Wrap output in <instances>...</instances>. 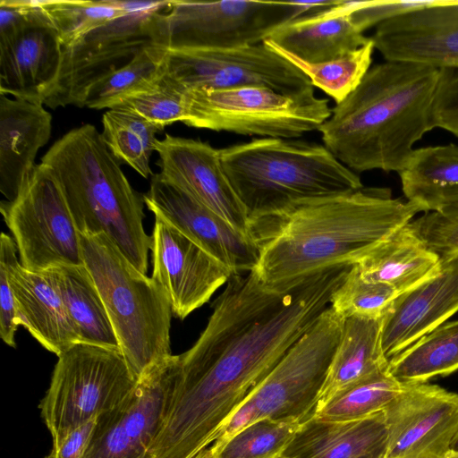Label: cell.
Wrapping results in <instances>:
<instances>
[{
    "label": "cell",
    "mask_w": 458,
    "mask_h": 458,
    "mask_svg": "<svg viewBox=\"0 0 458 458\" xmlns=\"http://www.w3.org/2000/svg\"><path fill=\"white\" fill-rule=\"evenodd\" d=\"M350 267L315 275L287 291L251 271L232 275L205 329L179 355L174 388L148 458H194L330 305Z\"/></svg>",
    "instance_id": "obj_1"
},
{
    "label": "cell",
    "mask_w": 458,
    "mask_h": 458,
    "mask_svg": "<svg viewBox=\"0 0 458 458\" xmlns=\"http://www.w3.org/2000/svg\"><path fill=\"white\" fill-rule=\"evenodd\" d=\"M422 211L380 187L295 203L250 220L259 256L252 272L264 286L287 291L315 275L355 265Z\"/></svg>",
    "instance_id": "obj_2"
},
{
    "label": "cell",
    "mask_w": 458,
    "mask_h": 458,
    "mask_svg": "<svg viewBox=\"0 0 458 458\" xmlns=\"http://www.w3.org/2000/svg\"><path fill=\"white\" fill-rule=\"evenodd\" d=\"M438 78L439 69L425 64H375L319 127L324 146L355 173H399L415 143L434 129Z\"/></svg>",
    "instance_id": "obj_3"
},
{
    "label": "cell",
    "mask_w": 458,
    "mask_h": 458,
    "mask_svg": "<svg viewBox=\"0 0 458 458\" xmlns=\"http://www.w3.org/2000/svg\"><path fill=\"white\" fill-rule=\"evenodd\" d=\"M40 163L57 180L80 234H106L146 274L152 237L143 225V196L131 187L97 128L88 123L69 131Z\"/></svg>",
    "instance_id": "obj_4"
},
{
    "label": "cell",
    "mask_w": 458,
    "mask_h": 458,
    "mask_svg": "<svg viewBox=\"0 0 458 458\" xmlns=\"http://www.w3.org/2000/svg\"><path fill=\"white\" fill-rule=\"evenodd\" d=\"M219 152L224 171L249 220L301 201L363 187L360 176L324 144L259 138Z\"/></svg>",
    "instance_id": "obj_5"
},
{
    "label": "cell",
    "mask_w": 458,
    "mask_h": 458,
    "mask_svg": "<svg viewBox=\"0 0 458 458\" xmlns=\"http://www.w3.org/2000/svg\"><path fill=\"white\" fill-rule=\"evenodd\" d=\"M84 265L105 304L119 348L139 380L171 357L172 308L163 289L105 233L80 234Z\"/></svg>",
    "instance_id": "obj_6"
},
{
    "label": "cell",
    "mask_w": 458,
    "mask_h": 458,
    "mask_svg": "<svg viewBox=\"0 0 458 458\" xmlns=\"http://www.w3.org/2000/svg\"><path fill=\"white\" fill-rule=\"evenodd\" d=\"M344 321L329 305L224 425L212 445L216 451L255 421L301 424L313 416Z\"/></svg>",
    "instance_id": "obj_7"
},
{
    "label": "cell",
    "mask_w": 458,
    "mask_h": 458,
    "mask_svg": "<svg viewBox=\"0 0 458 458\" xmlns=\"http://www.w3.org/2000/svg\"><path fill=\"white\" fill-rule=\"evenodd\" d=\"M332 108L314 87L295 93L268 88L191 89L184 124L216 131L273 139H295L318 131Z\"/></svg>",
    "instance_id": "obj_8"
},
{
    "label": "cell",
    "mask_w": 458,
    "mask_h": 458,
    "mask_svg": "<svg viewBox=\"0 0 458 458\" xmlns=\"http://www.w3.org/2000/svg\"><path fill=\"white\" fill-rule=\"evenodd\" d=\"M57 357L50 386L39 404L53 445L116 408L138 383L119 348L76 343Z\"/></svg>",
    "instance_id": "obj_9"
},
{
    "label": "cell",
    "mask_w": 458,
    "mask_h": 458,
    "mask_svg": "<svg viewBox=\"0 0 458 458\" xmlns=\"http://www.w3.org/2000/svg\"><path fill=\"white\" fill-rule=\"evenodd\" d=\"M339 2L171 0L162 18L164 44L168 49L202 50L255 45L288 22Z\"/></svg>",
    "instance_id": "obj_10"
},
{
    "label": "cell",
    "mask_w": 458,
    "mask_h": 458,
    "mask_svg": "<svg viewBox=\"0 0 458 458\" xmlns=\"http://www.w3.org/2000/svg\"><path fill=\"white\" fill-rule=\"evenodd\" d=\"M170 1H125L129 11L63 47L56 84L44 105L82 106L87 90L128 64L142 49L164 45L162 17Z\"/></svg>",
    "instance_id": "obj_11"
},
{
    "label": "cell",
    "mask_w": 458,
    "mask_h": 458,
    "mask_svg": "<svg viewBox=\"0 0 458 458\" xmlns=\"http://www.w3.org/2000/svg\"><path fill=\"white\" fill-rule=\"evenodd\" d=\"M0 211L23 267L43 271L84 265L80 233L47 166L37 165L19 195L1 202Z\"/></svg>",
    "instance_id": "obj_12"
},
{
    "label": "cell",
    "mask_w": 458,
    "mask_h": 458,
    "mask_svg": "<svg viewBox=\"0 0 458 458\" xmlns=\"http://www.w3.org/2000/svg\"><path fill=\"white\" fill-rule=\"evenodd\" d=\"M166 74L187 90L262 87L295 93L313 87L266 41L231 49H169Z\"/></svg>",
    "instance_id": "obj_13"
},
{
    "label": "cell",
    "mask_w": 458,
    "mask_h": 458,
    "mask_svg": "<svg viewBox=\"0 0 458 458\" xmlns=\"http://www.w3.org/2000/svg\"><path fill=\"white\" fill-rule=\"evenodd\" d=\"M179 355L156 364L116 408L100 414L83 458H148L174 388Z\"/></svg>",
    "instance_id": "obj_14"
},
{
    "label": "cell",
    "mask_w": 458,
    "mask_h": 458,
    "mask_svg": "<svg viewBox=\"0 0 458 458\" xmlns=\"http://www.w3.org/2000/svg\"><path fill=\"white\" fill-rule=\"evenodd\" d=\"M386 458H445L458 434V394L436 385L403 383L384 409Z\"/></svg>",
    "instance_id": "obj_15"
},
{
    "label": "cell",
    "mask_w": 458,
    "mask_h": 458,
    "mask_svg": "<svg viewBox=\"0 0 458 458\" xmlns=\"http://www.w3.org/2000/svg\"><path fill=\"white\" fill-rule=\"evenodd\" d=\"M151 237V277L166 294L173 315L180 319L207 303L233 275L198 243L157 216Z\"/></svg>",
    "instance_id": "obj_16"
},
{
    "label": "cell",
    "mask_w": 458,
    "mask_h": 458,
    "mask_svg": "<svg viewBox=\"0 0 458 458\" xmlns=\"http://www.w3.org/2000/svg\"><path fill=\"white\" fill-rule=\"evenodd\" d=\"M143 199L154 216L191 238L233 275L255 268L259 256L253 242L159 173L151 176Z\"/></svg>",
    "instance_id": "obj_17"
},
{
    "label": "cell",
    "mask_w": 458,
    "mask_h": 458,
    "mask_svg": "<svg viewBox=\"0 0 458 458\" xmlns=\"http://www.w3.org/2000/svg\"><path fill=\"white\" fill-rule=\"evenodd\" d=\"M155 151L165 179L250 239L247 212L224 171L219 149L199 140L166 133L157 140Z\"/></svg>",
    "instance_id": "obj_18"
},
{
    "label": "cell",
    "mask_w": 458,
    "mask_h": 458,
    "mask_svg": "<svg viewBox=\"0 0 458 458\" xmlns=\"http://www.w3.org/2000/svg\"><path fill=\"white\" fill-rule=\"evenodd\" d=\"M62 63L59 35L40 7L25 24L0 37V93L44 105Z\"/></svg>",
    "instance_id": "obj_19"
},
{
    "label": "cell",
    "mask_w": 458,
    "mask_h": 458,
    "mask_svg": "<svg viewBox=\"0 0 458 458\" xmlns=\"http://www.w3.org/2000/svg\"><path fill=\"white\" fill-rule=\"evenodd\" d=\"M370 38L386 60L458 68V0L386 21Z\"/></svg>",
    "instance_id": "obj_20"
},
{
    "label": "cell",
    "mask_w": 458,
    "mask_h": 458,
    "mask_svg": "<svg viewBox=\"0 0 458 458\" xmlns=\"http://www.w3.org/2000/svg\"><path fill=\"white\" fill-rule=\"evenodd\" d=\"M13 239L0 236V259L7 267L8 280L17 310L18 322L47 351L56 356L80 343L51 269L29 270L17 259Z\"/></svg>",
    "instance_id": "obj_21"
},
{
    "label": "cell",
    "mask_w": 458,
    "mask_h": 458,
    "mask_svg": "<svg viewBox=\"0 0 458 458\" xmlns=\"http://www.w3.org/2000/svg\"><path fill=\"white\" fill-rule=\"evenodd\" d=\"M458 311V256L441 260L438 271L398 296L383 316L382 347L389 360Z\"/></svg>",
    "instance_id": "obj_22"
},
{
    "label": "cell",
    "mask_w": 458,
    "mask_h": 458,
    "mask_svg": "<svg viewBox=\"0 0 458 458\" xmlns=\"http://www.w3.org/2000/svg\"><path fill=\"white\" fill-rule=\"evenodd\" d=\"M51 131L52 116L43 104L0 93V191L8 201L30 178Z\"/></svg>",
    "instance_id": "obj_23"
},
{
    "label": "cell",
    "mask_w": 458,
    "mask_h": 458,
    "mask_svg": "<svg viewBox=\"0 0 458 458\" xmlns=\"http://www.w3.org/2000/svg\"><path fill=\"white\" fill-rule=\"evenodd\" d=\"M387 446L383 411L350 421L310 418L300 425L282 458H386Z\"/></svg>",
    "instance_id": "obj_24"
},
{
    "label": "cell",
    "mask_w": 458,
    "mask_h": 458,
    "mask_svg": "<svg viewBox=\"0 0 458 458\" xmlns=\"http://www.w3.org/2000/svg\"><path fill=\"white\" fill-rule=\"evenodd\" d=\"M344 3L340 0L336 5L297 18L266 41L310 64L341 58L370 41L356 26Z\"/></svg>",
    "instance_id": "obj_25"
},
{
    "label": "cell",
    "mask_w": 458,
    "mask_h": 458,
    "mask_svg": "<svg viewBox=\"0 0 458 458\" xmlns=\"http://www.w3.org/2000/svg\"><path fill=\"white\" fill-rule=\"evenodd\" d=\"M441 259L411 222L377 243L354 266L365 278L391 286L400 296L432 277Z\"/></svg>",
    "instance_id": "obj_26"
},
{
    "label": "cell",
    "mask_w": 458,
    "mask_h": 458,
    "mask_svg": "<svg viewBox=\"0 0 458 458\" xmlns=\"http://www.w3.org/2000/svg\"><path fill=\"white\" fill-rule=\"evenodd\" d=\"M382 325L383 317L344 318L315 411L342 389L388 369L382 347Z\"/></svg>",
    "instance_id": "obj_27"
},
{
    "label": "cell",
    "mask_w": 458,
    "mask_h": 458,
    "mask_svg": "<svg viewBox=\"0 0 458 458\" xmlns=\"http://www.w3.org/2000/svg\"><path fill=\"white\" fill-rule=\"evenodd\" d=\"M398 174L405 199L424 213L458 205L457 145L415 148Z\"/></svg>",
    "instance_id": "obj_28"
},
{
    "label": "cell",
    "mask_w": 458,
    "mask_h": 458,
    "mask_svg": "<svg viewBox=\"0 0 458 458\" xmlns=\"http://www.w3.org/2000/svg\"><path fill=\"white\" fill-rule=\"evenodd\" d=\"M50 269L80 343L119 348L103 300L86 266H59Z\"/></svg>",
    "instance_id": "obj_29"
},
{
    "label": "cell",
    "mask_w": 458,
    "mask_h": 458,
    "mask_svg": "<svg viewBox=\"0 0 458 458\" xmlns=\"http://www.w3.org/2000/svg\"><path fill=\"white\" fill-rule=\"evenodd\" d=\"M168 51L160 44L145 47L128 64L90 86L81 107L109 109L127 98L156 89L166 73Z\"/></svg>",
    "instance_id": "obj_30"
},
{
    "label": "cell",
    "mask_w": 458,
    "mask_h": 458,
    "mask_svg": "<svg viewBox=\"0 0 458 458\" xmlns=\"http://www.w3.org/2000/svg\"><path fill=\"white\" fill-rule=\"evenodd\" d=\"M458 369V320L445 322L389 360V373L403 383H425Z\"/></svg>",
    "instance_id": "obj_31"
},
{
    "label": "cell",
    "mask_w": 458,
    "mask_h": 458,
    "mask_svg": "<svg viewBox=\"0 0 458 458\" xmlns=\"http://www.w3.org/2000/svg\"><path fill=\"white\" fill-rule=\"evenodd\" d=\"M102 137L113 155L144 178L154 175L150 158L161 130L139 114L118 107L108 109L102 117Z\"/></svg>",
    "instance_id": "obj_32"
},
{
    "label": "cell",
    "mask_w": 458,
    "mask_h": 458,
    "mask_svg": "<svg viewBox=\"0 0 458 458\" xmlns=\"http://www.w3.org/2000/svg\"><path fill=\"white\" fill-rule=\"evenodd\" d=\"M403 388V383L386 369L337 392L311 418L326 421L360 420L384 411Z\"/></svg>",
    "instance_id": "obj_33"
},
{
    "label": "cell",
    "mask_w": 458,
    "mask_h": 458,
    "mask_svg": "<svg viewBox=\"0 0 458 458\" xmlns=\"http://www.w3.org/2000/svg\"><path fill=\"white\" fill-rule=\"evenodd\" d=\"M38 4L64 48L129 11L125 1L120 0H40Z\"/></svg>",
    "instance_id": "obj_34"
},
{
    "label": "cell",
    "mask_w": 458,
    "mask_h": 458,
    "mask_svg": "<svg viewBox=\"0 0 458 458\" xmlns=\"http://www.w3.org/2000/svg\"><path fill=\"white\" fill-rule=\"evenodd\" d=\"M268 45L300 69L310 79L313 87L323 90L335 104L342 102L359 86L370 68L375 49L370 38L368 44L341 58L310 64Z\"/></svg>",
    "instance_id": "obj_35"
},
{
    "label": "cell",
    "mask_w": 458,
    "mask_h": 458,
    "mask_svg": "<svg viewBox=\"0 0 458 458\" xmlns=\"http://www.w3.org/2000/svg\"><path fill=\"white\" fill-rule=\"evenodd\" d=\"M300 425L271 419L255 421L214 450L216 458H282Z\"/></svg>",
    "instance_id": "obj_36"
},
{
    "label": "cell",
    "mask_w": 458,
    "mask_h": 458,
    "mask_svg": "<svg viewBox=\"0 0 458 458\" xmlns=\"http://www.w3.org/2000/svg\"><path fill=\"white\" fill-rule=\"evenodd\" d=\"M398 293L389 285L363 277L352 265L333 293L330 306L342 318H382Z\"/></svg>",
    "instance_id": "obj_37"
},
{
    "label": "cell",
    "mask_w": 458,
    "mask_h": 458,
    "mask_svg": "<svg viewBox=\"0 0 458 458\" xmlns=\"http://www.w3.org/2000/svg\"><path fill=\"white\" fill-rule=\"evenodd\" d=\"M187 91L165 73L156 89L127 98L112 108L133 112L163 131L166 125L184 122Z\"/></svg>",
    "instance_id": "obj_38"
},
{
    "label": "cell",
    "mask_w": 458,
    "mask_h": 458,
    "mask_svg": "<svg viewBox=\"0 0 458 458\" xmlns=\"http://www.w3.org/2000/svg\"><path fill=\"white\" fill-rule=\"evenodd\" d=\"M411 225L441 260L458 256V205L425 212Z\"/></svg>",
    "instance_id": "obj_39"
},
{
    "label": "cell",
    "mask_w": 458,
    "mask_h": 458,
    "mask_svg": "<svg viewBox=\"0 0 458 458\" xmlns=\"http://www.w3.org/2000/svg\"><path fill=\"white\" fill-rule=\"evenodd\" d=\"M441 0L428 1H344V5L361 32L372 26L428 6Z\"/></svg>",
    "instance_id": "obj_40"
},
{
    "label": "cell",
    "mask_w": 458,
    "mask_h": 458,
    "mask_svg": "<svg viewBox=\"0 0 458 458\" xmlns=\"http://www.w3.org/2000/svg\"><path fill=\"white\" fill-rule=\"evenodd\" d=\"M434 128L458 138V68H440L432 108Z\"/></svg>",
    "instance_id": "obj_41"
},
{
    "label": "cell",
    "mask_w": 458,
    "mask_h": 458,
    "mask_svg": "<svg viewBox=\"0 0 458 458\" xmlns=\"http://www.w3.org/2000/svg\"><path fill=\"white\" fill-rule=\"evenodd\" d=\"M19 326L7 267L4 261L0 259V336L11 347L16 346L15 333Z\"/></svg>",
    "instance_id": "obj_42"
},
{
    "label": "cell",
    "mask_w": 458,
    "mask_h": 458,
    "mask_svg": "<svg viewBox=\"0 0 458 458\" xmlns=\"http://www.w3.org/2000/svg\"><path fill=\"white\" fill-rule=\"evenodd\" d=\"M98 418L89 420L53 445L46 458H83L93 437Z\"/></svg>",
    "instance_id": "obj_43"
},
{
    "label": "cell",
    "mask_w": 458,
    "mask_h": 458,
    "mask_svg": "<svg viewBox=\"0 0 458 458\" xmlns=\"http://www.w3.org/2000/svg\"><path fill=\"white\" fill-rule=\"evenodd\" d=\"M40 11L38 1L1 0L0 37L14 31Z\"/></svg>",
    "instance_id": "obj_44"
},
{
    "label": "cell",
    "mask_w": 458,
    "mask_h": 458,
    "mask_svg": "<svg viewBox=\"0 0 458 458\" xmlns=\"http://www.w3.org/2000/svg\"><path fill=\"white\" fill-rule=\"evenodd\" d=\"M194 458H216V454L210 445L208 447L198 454Z\"/></svg>",
    "instance_id": "obj_45"
},
{
    "label": "cell",
    "mask_w": 458,
    "mask_h": 458,
    "mask_svg": "<svg viewBox=\"0 0 458 458\" xmlns=\"http://www.w3.org/2000/svg\"><path fill=\"white\" fill-rule=\"evenodd\" d=\"M451 451L458 452V434L451 445Z\"/></svg>",
    "instance_id": "obj_46"
},
{
    "label": "cell",
    "mask_w": 458,
    "mask_h": 458,
    "mask_svg": "<svg viewBox=\"0 0 458 458\" xmlns=\"http://www.w3.org/2000/svg\"><path fill=\"white\" fill-rule=\"evenodd\" d=\"M445 458H458V452L450 451Z\"/></svg>",
    "instance_id": "obj_47"
}]
</instances>
